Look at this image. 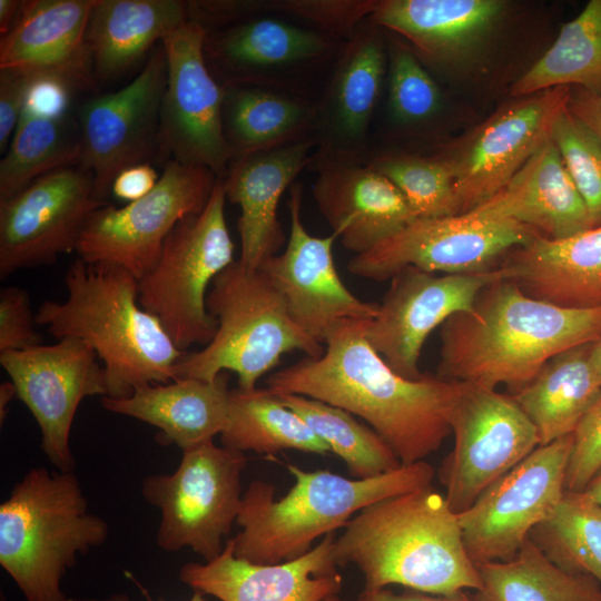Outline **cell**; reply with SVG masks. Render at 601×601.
Listing matches in <instances>:
<instances>
[{"label": "cell", "instance_id": "6", "mask_svg": "<svg viewBox=\"0 0 601 601\" xmlns=\"http://www.w3.org/2000/svg\"><path fill=\"white\" fill-rule=\"evenodd\" d=\"M107 536L73 471L31 469L0 504V564L26 601H69L66 571Z\"/></svg>", "mask_w": 601, "mask_h": 601}, {"label": "cell", "instance_id": "51", "mask_svg": "<svg viewBox=\"0 0 601 601\" xmlns=\"http://www.w3.org/2000/svg\"><path fill=\"white\" fill-rule=\"evenodd\" d=\"M568 108L601 138V95H591L581 89L573 93L571 90Z\"/></svg>", "mask_w": 601, "mask_h": 601}, {"label": "cell", "instance_id": "4", "mask_svg": "<svg viewBox=\"0 0 601 601\" xmlns=\"http://www.w3.org/2000/svg\"><path fill=\"white\" fill-rule=\"evenodd\" d=\"M65 285V300L43 302L36 323L57 341L76 338L95 351L106 372L108 397L175 381V367L186 352L141 307L138 279L130 272L78 257L66 272Z\"/></svg>", "mask_w": 601, "mask_h": 601}, {"label": "cell", "instance_id": "42", "mask_svg": "<svg viewBox=\"0 0 601 601\" xmlns=\"http://www.w3.org/2000/svg\"><path fill=\"white\" fill-rule=\"evenodd\" d=\"M550 138L597 226L601 225V138L568 105L553 120Z\"/></svg>", "mask_w": 601, "mask_h": 601}, {"label": "cell", "instance_id": "55", "mask_svg": "<svg viewBox=\"0 0 601 601\" xmlns=\"http://www.w3.org/2000/svg\"><path fill=\"white\" fill-rule=\"evenodd\" d=\"M584 491L601 505V470L594 475Z\"/></svg>", "mask_w": 601, "mask_h": 601}, {"label": "cell", "instance_id": "11", "mask_svg": "<svg viewBox=\"0 0 601 601\" xmlns=\"http://www.w3.org/2000/svg\"><path fill=\"white\" fill-rule=\"evenodd\" d=\"M217 181L209 168L168 160L145 197L122 207L106 204L92 213L76 248L78 257L118 265L140 279L175 225L205 208Z\"/></svg>", "mask_w": 601, "mask_h": 601}, {"label": "cell", "instance_id": "16", "mask_svg": "<svg viewBox=\"0 0 601 601\" xmlns=\"http://www.w3.org/2000/svg\"><path fill=\"white\" fill-rule=\"evenodd\" d=\"M451 430L454 447L439 477L456 514L540 446L535 426L511 395L471 384H465Z\"/></svg>", "mask_w": 601, "mask_h": 601}, {"label": "cell", "instance_id": "23", "mask_svg": "<svg viewBox=\"0 0 601 601\" xmlns=\"http://www.w3.org/2000/svg\"><path fill=\"white\" fill-rule=\"evenodd\" d=\"M335 539L329 533L304 555L276 564L237 558L233 539H228L213 561L183 565L179 579L194 592L220 601H342Z\"/></svg>", "mask_w": 601, "mask_h": 601}, {"label": "cell", "instance_id": "21", "mask_svg": "<svg viewBox=\"0 0 601 601\" xmlns=\"http://www.w3.org/2000/svg\"><path fill=\"white\" fill-rule=\"evenodd\" d=\"M503 278L500 267L465 274H436L405 267L368 321L365 337L386 364L401 376L418 380L422 347L433 329L452 315L472 308L487 285Z\"/></svg>", "mask_w": 601, "mask_h": 601}, {"label": "cell", "instance_id": "10", "mask_svg": "<svg viewBox=\"0 0 601 601\" xmlns=\"http://www.w3.org/2000/svg\"><path fill=\"white\" fill-rule=\"evenodd\" d=\"M246 464L245 453L209 441L184 450L174 473L147 476L141 493L161 513L158 546L189 548L205 562L216 559L236 523Z\"/></svg>", "mask_w": 601, "mask_h": 601}, {"label": "cell", "instance_id": "22", "mask_svg": "<svg viewBox=\"0 0 601 601\" xmlns=\"http://www.w3.org/2000/svg\"><path fill=\"white\" fill-rule=\"evenodd\" d=\"M289 191L290 233L286 247L258 269L280 295L293 322L325 344L343 323L373 319L378 304L359 299L345 286L333 258L338 235H311L300 219L302 184L295 181Z\"/></svg>", "mask_w": 601, "mask_h": 601}, {"label": "cell", "instance_id": "13", "mask_svg": "<svg viewBox=\"0 0 601 601\" xmlns=\"http://www.w3.org/2000/svg\"><path fill=\"white\" fill-rule=\"evenodd\" d=\"M573 433L538 446L459 514L466 552L477 566L513 559L531 531L553 515L565 492Z\"/></svg>", "mask_w": 601, "mask_h": 601}, {"label": "cell", "instance_id": "8", "mask_svg": "<svg viewBox=\"0 0 601 601\" xmlns=\"http://www.w3.org/2000/svg\"><path fill=\"white\" fill-rule=\"evenodd\" d=\"M226 200L218 179L205 208L175 225L151 269L138 279L139 304L183 352L195 344L206 346L217 331L206 298L216 276L235 260Z\"/></svg>", "mask_w": 601, "mask_h": 601}, {"label": "cell", "instance_id": "33", "mask_svg": "<svg viewBox=\"0 0 601 601\" xmlns=\"http://www.w3.org/2000/svg\"><path fill=\"white\" fill-rule=\"evenodd\" d=\"M591 344L553 356L530 383L510 394L535 426L540 445L573 433L601 394V378L589 357Z\"/></svg>", "mask_w": 601, "mask_h": 601}, {"label": "cell", "instance_id": "26", "mask_svg": "<svg viewBox=\"0 0 601 601\" xmlns=\"http://www.w3.org/2000/svg\"><path fill=\"white\" fill-rule=\"evenodd\" d=\"M314 140L235 158L223 181L226 199L238 205V260L250 269L278 254L285 234L277 217L278 201L299 173L307 168Z\"/></svg>", "mask_w": 601, "mask_h": 601}, {"label": "cell", "instance_id": "54", "mask_svg": "<svg viewBox=\"0 0 601 601\" xmlns=\"http://www.w3.org/2000/svg\"><path fill=\"white\" fill-rule=\"evenodd\" d=\"M589 357L594 371L601 378V337L591 344Z\"/></svg>", "mask_w": 601, "mask_h": 601}, {"label": "cell", "instance_id": "7", "mask_svg": "<svg viewBox=\"0 0 601 601\" xmlns=\"http://www.w3.org/2000/svg\"><path fill=\"white\" fill-rule=\"evenodd\" d=\"M206 306L217 331L201 349L185 353L175 367V380L214 382L221 373L233 372L238 388L250 391L284 354L300 351L317 358L325 351L293 322L268 278L238 259L216 276Z\"/></svg>", "mask_w": 601, "mask_h": 601}, {"label": "cell", "instance_id": "30", "mask_svg": "<svg viewBox=\"0 0 601 601\" xmlns=\"http://www.w3.org/2000/svg\"><path fill=\"white\" fill-rule=\"evenodd\" d=\"M229 393L228 374L221 373L214 382L178 378L147 384L127 397L104 396L101 405L158 427L164 442L184 451L223 433L228 421Z\"/></svg>", "mask_w": 601, "mask_h": 601}, {"label": "cell", "instance_id": "27", "mask_svg": "<svg viewBox=\"0 0 601 601\" xmlns=\"http://www.w3.org/2000/svg\"><path fill=\"white\" fill-rule=\"evenodd\" d=\"M315 203L343 247L363 254L417 218L400 189L368 164L316 171Z\"/></svg>", "mask_w": 601, "mask_h": 601}, {"label": "cell", "instance_id": "34", "mask_svg": "<svg viewBox=\"0 0 601 601\" xmlns=\"http://www.w3.org/2000/svg\"><path fill=\"white\" fill-rule=\"evenodd\" d=\"M221 445L235 451H254L272 459L284 450L327 455L323 442L295 412L268 388L230 390L228 421Z\"/></svg>", "mask_w": 601, "mask_h": 601}, {"label": "cell", "instance_id": "52", "mask_svg": "<svg viewBox=\"0 0 601 601\" xmlns=\"http://www.w3.org/2000/svg\"><path fill=\"white\" fill-rule=\"evenodd\" d=\"M24 1L0 0V31L6 36L14 26Z\"/></svg>", "mask_w": 601, "mask_h": 601}, {"label": "cell", "instance_id": "43", "mask_svg": "<svg viewBox=\"0 0 601 601\" xmlns=\"http://www.w3.org/2000/svg\"><path fill=\"white\" fill-rule=\"evenodd\" d=\"M378 0H270V12L348 39L375 10Z\"/></svg>", "mask_w": 601, "mask_h": 601}, {"label": "cell", "instance_id": "39", "mask_svg": "<svg viewBox=\"0 0 601 601\" xmlns=\"http://www.w3.org/2000/svg\"><path fill=\"white\" fill-rule=\"evenodd\" d=\"M276 395L344 461L353 479L374 477L402 466L386 442L349 412L303 395Z\"/></svg>", "mask_w": 601, "mask_h": 601}, {"label": "cell", "instance_id": "29", "mask_svg": "<svg viewBox=\"0 0 601 601\" xmlns=\"http://www.w3.org/2000/svg\"><path fill=\"white\" fill-rule=\"evenodd\" d=\"M503 278L524 294L565 308L601 306V225L577 235L536 237L504 256Z\"/></svg>", "mask_w": 601, "mask_h": 601}, {"label": "cell", "instance_id": "5", "mask_svg": "<svg viewBox=\"0 0 601 601\" xmlns=\"http://www.w3.org/2000/svg\"><path fill=\"white\" fill-rule=\"evenodd\" d=\"M286 466L295 483L280 499L263 480H254L243 494L236 519L242 530L233 538L237 558L256 564L297 559L367 505L432 485L434 477V469L424 461L368 479Z\"/></svg>", "mask_w": 601, "mask_h": 601}, {"label": "cell", "instance_id": "20", "mask_svg": "<svg viewBox=\"0 0 601 601\" xmlns=\"http://www.w3.org/2000/svg\"><path fill=\"white\" fill-rule=\"evenodd\" d=\"M17 397L33 415L41 449L58 471H73L70 430L81 401L108 395L107 376L95 351L76 338L0 353Z\"/></svg>", "mask_w": 601, "mask_h": 601}, {"label": "cell", "instance_id": "32", "mask_svg": "<svg viewBox=\"0 0 601 601\" xmlns=\"http://www.w3.org/2000/svg\"><path fill=\"white\" fill-rule=\"evenodd\" d=\"M223 89L221 124L231 160L314 140L317 98L254 85Z\"/></svg>", "mask_w": 601, "mask_h": 601}, {"label": "cell", "instance_id": "17", "mask_svg": "<svg viewBox=\"0 0 601 601\" xmlns=\"http://www.w3.org/2000/svg\"><path fill=\"white\" fill-rule=\"evenodd\" d=\"M206 31L191 20L161 43L167 81L161 101L158 157L209 168L224 179L231 156L221 124L224 89L205 60Z\"/></svg>", "mask_w": 601, "mask_h": 601}, {"label": "cell", "instance_id": "19", "mask_svg": "<svg viewBox=\"0 0 601 601\" xmlns=\"http://www.w3.org/2000/svg\"><path fill=\"white\" fill-rule=\"evenodd\" d=\"M106 204L80 166L51 171L0 201V278L76 252L90 216Z\"/></svg>", "mask_w": 601, "mask_h": 601}, {"label": "cell", "instance_id": "12", "mask_svg": "<svg viewBox=\"0 0 601 601\" xmlns=\"http://www.w3.org/2000/svg\"><path fill=\"white\" fill-rule=\"evenodd\" d=\"M541 236L534 229L474 210L446 217H417L372 249L355 255L351 274L382 282L405 267L442 274H465L495 268L509 252Z\"/></svg>", "mask_w": 601, "mask_h": 601}, {"label": "cell", "instance_id": "2", "mask_svg": "<svg viewBox=\"0 0 601 601\" xmlns=\"http://www.w3.org/2000/svg\"><path fill=\"white\" fill-rule=\"evenodd\" d=\"M436 376L511 394L559 353L601 337V306L565 308L524 294L504 278L484 287L471 309L441 326Z\"/></svg>", "mask_w": 601, "mask_h": 601}, {"label": "cell", "instance_id": "48", "mask_svg": "<svg viewBox=\"0 0 601 601\" xmlns=\"http://www.w3.org/2000/svg\"><path fill=\"white\" fill-rule=\"evenodd\" d=\"M72 92L73 89L61 80L49 77L32 78L23 110L43 117H63L69 115Z\"/></svg>", "mask_w": 601, "mask_h": 601}, {"label": "cell", "instance_id": "37", "mask_svg": "<svg viewBox=\"0 0 601 601\" xmlns=\"http://www.w3.org/2000/svg\"><path fill=\"white\" fill-rule=\"evenodd\" d=\"M81 155L77 119L70 115L51 118L23 110L0 161V201L51 171L80 166Z\"/></svg>", "mask_w": 601, "mask_h": 601}, {"label": "cell", "instance_id": "44", "mask_svg": "<svg viewBox=\"0 0 601 601\" xmlns=\"http://www.w3.org/2000/svg\"><path fill=\"white\" fill-rule=\"evenodd\" d=\"M601 470V394L573 431L565 491L582 492Z\"/></svg>", "mask_w": 601, "mask_h": 601}, {"label": "cell", "instance_id": "31", "mask_svg": "<svg viewBox=\"0 0 601 601\" xmlns=\"http://www.w3.org/2000/svg\"><path fill=\"white\" fill-rule=\"evenodd\" d=\"M187 20V1L96 0L87 29L95 80L127 72Z\"/></svg>", "mask_w": 601, "mask_h": 601}, {"label": "cell", "instance_id": "35", "mask_svg": "<svg viewBox=\"0 0 601 601\" xmlns=\"http://www.w3.org/2000/svg\"><path fill=\"white\" fill-rule=\"evenodd\" d=\"M476 568L481 587L474 601H601L594 578L560 569L530 538L513 559Z\"/></svg>", "mask_w": 601, "mask_h": 601}, {"label": "cell", "instance_id": "56", "mask_svg": "<svg viewBox=\"0 0 601 601\" xmlns=\"http://www.w3.org/2000/svg\"><path fill=\"white\" fill-rule=\"evenodd\" d=\"M105 601H130V599L125 594H114ZM188 601H205V599L201 593L194 592L193 597Z\"/></svg>", "mask_w": 601, "mask_h": 601}, {"label": "cell", "instance_id": "24", "mask_svg": "<svg viewBox=\"0 0 601 601\" xmlns=\"http://www.w3.org/2000/svg\"><path fill=\"white\" fill-rule=\"evenodd\" d=\"M96 0H28L0 41V69L95 88L87 29Z\"/></svg>", "mask_w": 601, "mask_h": 601}, {"label": "cell", "instance_id": "1", "mask_svg": "<svg viewBox=\"0 0 601 601\" xmlns=\"http://www.w3.org/2000/svg\"><path fill=\"white\" fill-rule=\"evenodd\" d=\"M367 323H343L326 339L323 355L270 374L267 388L343 408L363 418L402 465L424 461L452 434V415L465 384L430 375L401 376L367 342Z\"/></svg>", "mask_w": 601, "mask_h": 601}, {"label": "cell", "instance_id": "41", "mask_svg": "<svg viewBox=\"0 0 601 601\" xmlns=\"http://www.w3.org/2000/svg\"><path fill=\"white\" fill-rule=\"evenodd\" d=\"M367 164L400 189L417 217L459 215L453 175L436 155L378 151Z\"/></svg>", "mask_w": 601, "mask_h": 601}, {"label": "cell", "instance_id": "9", "mask_svg": "<svg viewBox=\"0 0 601 601\" xmlns=\"http://www.w3.org/2000/svg\"><path fill=\"white\" fill-rule=\"evenodd\" d=\"M345 40L265 12L206 31L205 60L221 86L254 85L317 98Z\"/></svg>", "mask_w": 601, "mask_h": 601}, {"label": "cell", "instance_id": "18", "mask_svg": "<svg viewBox=\"0 0 601 601\" xmlns=\"http://www.w3.org/2000/svg\"><path fill=\"white\" fill-rule=\"evenodd\" d=\"M167 81L160 42L140 72L124 88L95 96L78 111L80 167L88 171L100 200L124 169L158 157L161 101Z\"/></svg>", "mask_w": 601, "mask_h": 601}, {"label": "cell", "instance_id": "40", "mask_svg": "<svg viewBox=\"0 0 601 601\" xmlns=\"http://www.w3.org/2000/svg\"><path fill=\"white\" fill-rule=\"evenodd\" d=\"M529 538L560 569L601 584V505L587 491H565L553 515Z\"/></svg>", "mask_w": 601, "mask_h": 601}, {"label": "cell", "instance_id": "50", "mask_svg": "<svg viewBox=\"0 0 601 601\" xmlns=\"http://www.w3.org/2000/svg\"><path fill=\"white\" fill-rule=\"evenodd\" d=\"M349 601H474L472 594L463 592L457 595H439L415 590H407L401 593H395L386 588L363 591L353 600Z\"/></svg>", "mask_w": 601, "mask_h": 601}, {"label": "cell", "instance_id": "28", "mask_svg": "<svg viewBox=\"0 0 601 601\" xmlns=\"http://www.w3.org/2000/svg\"><path fill=\"white\" fill-rule=\"evenodd\" d=\"M473 210L525 225L550 239L597 226L550 137L503 188Z\"/></svg>", "mask_w": 601, "mask_h": 601}, {"label": "cell", "instance_id": "46", "mask_svg": "<svg viewBox=\"0 0 601 601\" xmlns=\"http://www.w3.org/2000/svg\"><path fill=\"white\" fill-rule=\"evenodd\" d=\"M187 12L188 20L213 31L270 12V0H191L187 1Z\"/></svg>", "mask_w": 601, "mask_h": 601}, {"label": "cell", "instance_id": "14", "mask_svg": "<svg viewBox=\"0 0 601 601\" xmlns=\"http://www.w3.org/2000/svg\"><path fill=\"white\" fill-rule=\"evenodd\" d=\"M386 70V32L368 17L345 40L319 91L307 169L368 162Z\"/></svg>", "mask_w": 601, "mask_h": 601}, {"label": "cell", "instance_id": "53", "mask_svg": "<svg viewBox=\"0 0 601 601\" xmlns=\"http://www.w3.org/2000/svg\"><path fill=\"white\" fill-rule=\"evenodd\" d=\"M17 397V390L11 381L2 382L0 385V420L1 424L7 415L10 402Z\"/></svg>", "mask_w": 601, "mask_h": 601}, {"label": "cell", "instance_id": "49", "mask_svg": "<svg viewBox=\"0 0 601 601\" xmlns=\"http://www.w3.org/2000/svg\"><path fill=\"white\" fill-rule=\"evenodd\" d=\"M159 177L149 162L135 165L120 171L114 179L110 193L124 203H132L149 194Z\"/></svg>", "mask_w": 601, "mask_h": 601}, {"label": "cell", "instance_id": "45", "mask_svg": "<svg viewBox=\"0 0 601 601\" xmlns=\"http://www.w3.org/2000/svg\"><path fill=\"white\" fill-rule=\"evenodd\" d=\"M28 293L18 286L0 292V353L22 351L42 344L36 331Z\"/></svg>", "mask_w": 601, "mask_h": 601}, {"label": "cell", "instance_id": "47", "mask_svg": "<svg viewBox=\"0 0 601 601\" xmlns=\"http://www.w3.org/2000/svg\"><path fill=\"white\" fill-rule=\"evenodd\" d=\"M32 78L11 69H0V150L10 144L24 108Z\"/></svg>", "mask_w": 601, "mask_h": 601}, {"label": "cell", "instance_id": "3", "mask_svg": "<svg viewBox=\"0 0 601 601\" xmlns=\"http://www.w3.org/2000/svg\"><path fill=\"white\" fill-rule=\"evenodd\" d=\"M334 559L337 566L355 565L367 590L397 584L452 597L481 587L459 514L432 485L361 510L335 539Z\"/></svg>", "mask_w": 601, "mask_h": 601}, {"label": "cell", "instance_id": "15", "mask_svg": "<svg viewBox=\"0 0 601 601\" xmlns=\"http://www.w3.org/2000/svg\"><path fill=\"white\" fill-rule=\"evenodd\" d=\"M571 87H555L500 107L462 139L434 155L454 178L459 215L473 210L503 188L550 137Z\"/></svg>", "mask_w": 601, "mask_h": 601}, {"label": "cell", "instance_id": "36", "mask_svg": "<svg viewBox=\"0 0 601 601\" xmlns=\"http://www.w3.org/2000/svg\"><path fill=\"white\" fill-rule=\"evenodd\" d=\"M578 87L601 95V0H591L566 22L553 45L512 85L530 96L555 87Z\"/></svg>", "mask_w": 601, "mask_h": 601}, {"label": "cell", "instance_id": "25", "mask_svg": "<svg viewBox=\"0 0 601 601\" xmlns=\"http://www.w3.org/2000/svg\"><path fill=\"white\" fill-rule=\"evenodd\" d=\"M509 9L503 0H378L370 19L404 39L430 70L473 56Z\"/></svg>", "mask_w": 601, "mask_h": 601}, {"label": "cell", "instance_id": "38", "mask_svg": "<svg viewBox=\"0 0 601 601\" xmlns=\"http://www.w3.org/2000/svg\"><path fill=\"white\" fill-rule=\"evenodd\" d=\"M385 32V128L380 132L390 139L427 136L443 115L442 90L408 43L392 31Z\"/></svg>", "mask_w": 601, "mask_h": 601}]
</instances>
